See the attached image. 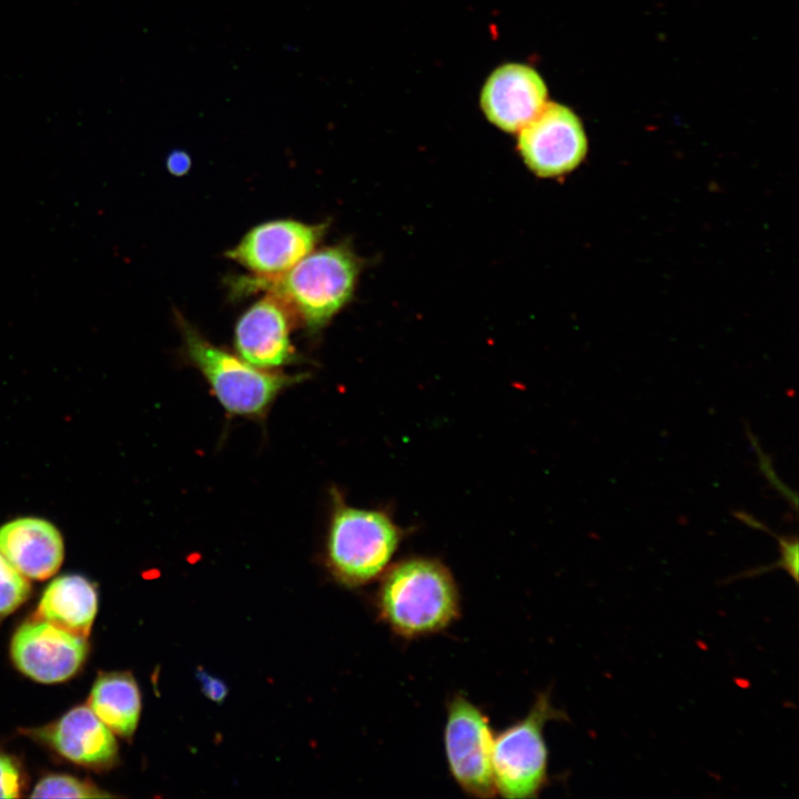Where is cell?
Segmentation results:
<instances>
[{"instance_id": "ac0fdd59", "label": "cell", "mask_w": 799, "mask_h": 799, "mask_svg": "<svg viewBox=\"0 0 799 799\" xmlns=\"http://www.w3.org/2000/svg\"><path fill=\"white\" fill-rule=\"evenodd\" d=\"M23 775L18 761L10 755L0 751V798H18L21 796Z\"/></svg>"}, {"instance_id": "9c48e42d", "label": "cell", "mask_w": 799, "mask_h": 799, "mask_svg": "<svg viewBox=\"0 0 799 799\" xmlns=\"http://www.w3.org/2000/svg\"><path fill=\"white\" fill-rule=\"evenodd\" d=\"M325 229L326 224H305L293 220L270 221L249 231L226 255L254 275H277L311 253Z\"/></svg>"}, {"instance_id": "ba28073f", "label": "cell", "mask_w": 799, "mask_h": 799, "mask_svg": "<svg viewBox=\"0 0 799 799\" xmlns=\"http://www.w3.org/2000/svg\"><path fill=\"white\" fill-rule=\"evenodd\" d=\"M88 648L87 638L33 618L17 629L10 651L22 674L39 682L54 684L78 672Z\"/></svg>"}, {"instance_id": "4fadbf2b", "label": "cell", "mask_w": 799, "mask_h": 799, "mask_svg": "<svg viewBox=\"0 0 799 799\" xmlns=\"http://www.w3.org/2000/svg\"><path fill=\"white\" fill-rule=\"evenodd\" d=\"M0 553L27 578L44 580L63 562L58 528L38 517H20L0 526Z\"/></svg>"}, {"instance_id": "52a82bcc", "label": "cell", "mask_w": 799, "mask_h": 799, "mask_svg": "<svg viewBox=\"0 0 799 799\" xmlns=\"http://www.w3.org/2000/svg\"><path fill=\"white\" fill-rule=\"evenodd\" d=\"M518 135V150L538 176L563 175L577 168L587 152L579 118L567 107L547 102Z\"/></svg>"}, {"instance_id": "7c38bea8", "label": "cell", "mask_w": 799, "mask_h": 799, "mask_svg": "<svg viewBox=\"0 0 799 799\" xmlns=\"http://www.w3.org/2000/svg\"><path fill=\"white\" fill-rule=\"evenodd\" d=\"M290 317V309L272 294L253 304L235 326L234 343L239 356L263 370L294 361Z\"/></svg>"}, {"instance_id": "9a60e30c", "label": "cell", "mask_w": 799, "mask_h": 799, "mask_svg": "<svg viewBox=\"0 0 799 799\" xmlns=\"http://www.w3.org/2000/svg\"><path fill=\"white\" fill-rule=\"evenodd\" d=\"M88 706L113 734L133 735L141 712V696L128 672H103L94 681Z\"/></svg>"}, {"instance_id": "8992f818", "label": "cell", "mask_w": 799, "mask_h": 799, "mask_svg": "<svg viewBox=\"0 0 799 799\" xmlns=\"http://www.w3.org/2000/svg\"><path fill=\"white\" fill-rule=\"evenodd\" d=\"M444 739L449 771L462 790L473 797H494L489 720L462 695L448 704Z\"/></svg>"}, {"instance_id": "44dd1931", "label": "cell", "mask_w": 799, "mask_h": 799, "mask_svg": "<svg viewBox=\"0 0 799 799\" xmlns=\"http://www.w3.org/2000/svg\"><path fill=\"white\" fill-rule=\"evenodd\" d=\"M166 166L172 174L180 176L189 171L191 159L186 152L176 150L169 154Z\"/></svg>"}, {"instance_id": "e0dca14e", "label": "cell", "mask_w": 799, "mask_h": 799, "mask_svg": "<svg viewBox=\"0 0 799 799\" xmlns=\"http://www.w3.org/2000/svg\"><path fill=\"white\" fill-rule=\"evenodd\" d=\"M30 594L29 578L0 553V620L19 608Z\"/></svg>"}, {"instance_id": "7a4b0ae2", "label": "cell", "mask_w": 799, "mask_h": 799, "mask_svg": "<svg viewBox=\"0 0 799 799\" xmlns=\"http://www.w3.org/2000/svg\"><path fill=\"white\" fill-rule=\"evenodd\" d=\"M376 605L382 619L408 638L442 630L459 614L451 572L439 560L426 557L390 567L381 580Z\"/></svg>"}, {"instance_id": "277c9868", "label": "cell", "mask_w": 799, "mask_h": 799, "mask_svg": "<svg viewBox=\"0 0 799 799\" xmlns=\"http://www.w3.org/2000/svg\"><path fill=\"white\" fill-rule=\"evenodd\" d=\"M176 321L188 357L231 414L263 416L284 388L303 380V375H284L256 367L210 343L181 315H176Z\"/></svg>"}, {"instance_id": "d6986e66", "label": "cell", "mask_w": 799, "mask_h": 799, "mask_svg": "<svg viewBox=\"0 0 799 799\" xmlns=\"http://www.w3.org/2000/svg\"><path fill=\"white\" fill-rule=\"evenodd\" d=\"M779 543L780 558L773 565H770L763 569L751 570L748 573L749 576L755 574H761L769 569L780 568L787 572L790 577L798 583V538L797 536H777Z\"/></svg>"}, {"instance_id": "6da1fadb", "label": "cell", "mask_w": 799, "mask_h": 799, "mask_svg": "<svg viewBox=\"0 0 799 799\" xmlns=\"http://www.w3.org/2000/svg\"><path fill=\"white\" fill-rule=\"evenodd\" d=\"M361 262L346 246L311 252L284 273L239 279L237 293L279 297L312 331L323 327L351 299Z\"/></svg>"}, {"instance_id": "5bb4252c", "label": "cell", "mask_w": 799, "mask_h": 799, "mask_svg": "<svg viewBox=\"0 0 799 799\" xmlns=\"http://www.w3.org/2000/svg\"><path fill=\"white\" fill-rule=\"evenodd\" d=\"M97 608V591L91 583L79 575H64L48 585L34 618L88 638Z\"/></svg>"}, {"instance_id": "3957f363", "label": "cell", "mask_w": 799, "mask_h": 799, "mask_svg": "<svg viewBox=\"0 0 799 799\" xmlns=\"http://www.w3.org/2000/svg\"><path fill=\"white\" fill-rule=\"evenodd\" d=\"M403 535L386 512L352 507L335 494L326 547L328 566L347 586L368 583L384 573Z\"/></svg>"}, {"instance_id": "30bf717a", "label": "cell", "mask_w": 799, "mask_h": 799, "mask_svg": "<svg viewBox=\"0 0 799 799\" xmlns=\"http://www.w3.org/2000/svg\"><path fill=\"white\" fill-rule=\"evenodd\" d=\"M547 88L533 68L506 63L492 72L481 93L486 118L506 132H518L547 103Z\"/></svg>"}, {"instance_id": "8fae6325", "label": "cell", "mask_w": 799, "mask_h": 799, "mask_svg": "<svg viewBox=\"0 0 799 799\" xmlns=\"http://www.w3.org/2000/svg\"><path fill=\"white\" fill-rule=\"evenodd\" d=\"M23 732L73 763L91 769H105L118 756L113 731L89 706L74 707L58 720Z\"/></svg>"}, {"instance_id": "5b68a950", "label": "cell", "mask_w": 799, "mask_h": 799, "mask_svg": "<svg viewBox=\"0 0 799 799\" xmlns=\"http://www.w3.org/2000/svg\"><path fill=\"white\" fill-rule=\"evenodd\" d=\"M550 720H568L550 692H540L525 718L499 732L493 742L496 791L509 799L535 798L548 782V750L544 728Z\"/></svg>"}, {"instance_id": "2e32d148", "label": "cell", "mask_w": 799, "mask_h": 799, "mask_svg": "<svg viewBox=\"0 0 799 799\" xmlns=\"http://www.w3.org/2000/svg\"><path fill=\"white\" fill-rule=\"evenodd\" d=\"M32 798H107L112 795L90 781L69 775L50 773L34 786Z\"/></svg>"}, {"instance_id": "ffe728a7", "label": "cell", "mask_w": 799, "mask_h": 799, "mask_svg": "<svg viewBox=\"0 0 799 799\" xmlns=\"http://www.w3.org/2000/svg\"><path fill=\"white\" fill-rule=\"evenodd\" d=\"M196 678L202 687V691L206 697H209L215 702H221L224 700L227 694V688L222 680L208 674L203 669L198 670Z\"/></svg>"}]
</instances>
